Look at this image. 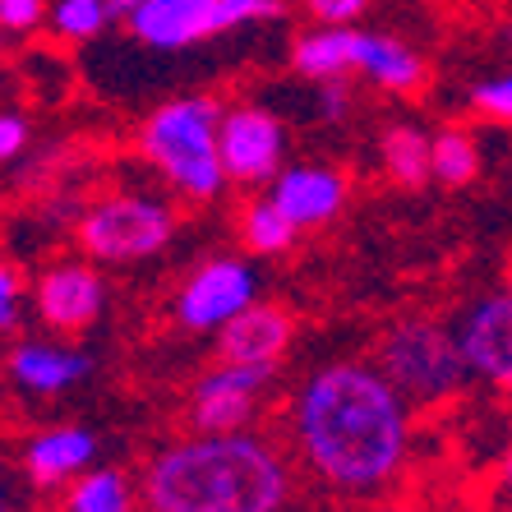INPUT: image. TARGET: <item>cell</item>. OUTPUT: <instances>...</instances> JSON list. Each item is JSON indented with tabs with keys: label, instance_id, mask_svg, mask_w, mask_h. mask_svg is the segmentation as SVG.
Segmentation results:
<instances>
[{
	"label": "cell",
	"instance_id": "1",
	"mask_svg": "<svg viewBox=\"0 0 512 512\" xmlns=\"http://www.w3.org/2000/svg\"><path fill=\"white\" fill-rule=\"evenodd\" d=\"M296 434L328 485L365 494L402 471L411 420L393 379L370 365H328L296 397Z\"/></svg>",
	"mask_w": 512,
	"mask_h": 512
},
{
	"label": "cell",
	"instance_id": "2",
	"mask_svg": "<svg viewBox=\"0 0 512 512\" xmlns=\"http://www.w3.org/2000/svg\"><path fill=\"white\" fill-rule=\"evenodd\" d=\"M143 494L153 512H277L286 503V466L250 434H208L157 457Z\"/></svg>",
	"mask_w": 512,
	"mask_h": 512
},
{
	"label": "cell",
	"instance_id": "3",
	"mask_svg": "<svg viewBox=\"0 0 512 512\" xmlns=\"http://www.w3.org/2000/svg\"><path fill=\"white\" fill-rule=\"evenodd\" d=\"M143 153L167 171L171 185L185 194H217L227 167H222V120H217V102L208 97H185L162 107L148 125H143Z\"/></svg>",
	"mask_w": 512,
	"mask_h": 512
},
{
	"label": "cell",
	"instance_id": "4",
	"mask_svg": "<svg viewBox=\"0 0 512 512\" xmlns=\"http://www.w3.org/2000/svg\"><path fill=\"white\" fill-rule=\"evenodd\" d=\"M379 356H383V374L393 379L397 393L416 397V402L453 397L466 383V374H471L462 342L448 337L439 323L429 319H406L397 328H388Z\"/></svg>",
	"mask_w": 512,
	"mask_h": 512
},
{
	"label": "cell",
	"instance_id": "5",
	"mask_svg": "<svg viewBox=\"0 0 512 512\" xmlns=\"http://www.w3.org/2000/svg\"><path fill=\"white\" fill-rule=\"evenodd\" d=\"M79 240L93 259L107 263L148 259L171 240V213L139 194H111L79 217Z\"/></svg>",
	"mask_w": 512,
	"mask_h": 512
},
{
	"label": "cell",
	"instance_id": "6",
	"mask_svg": "<svg viewBox=\"0 0 512 512\" xmlns=\"http://www.w3.org/2000/svg\"><path fill=\"white\" fill-rule=\"evenodd\" d=\"M282 5L273 0H143L130 14V33H139L148 47H190L213 33L245 24V19H268Z\"/></svg>",
	"mask_w": 512,
	"mask_h": 512
},
{
	"label": "cell",
	"instance_id": "7",
	"mask_svg": "<svg viewBox=\"0 0 512 512\" xmlns=\"http://www.w3.org/2000/svg\"><path fill=\"white\" fill-rule=\"evenodd\" d=\"M254 305V273L236 259L203 263L199 273L185 282L176 300V319L194 333L203 328H227L236 314H245Z\"/></svg>",
	"mask_w": 512,
	"mask_h": 512
},
{
	"label": "cell",
	"instance_id": "8",
	"mask_svg": "<svg viewBox=\"0 0 512 512\" xmlns=\"http://www.w3.org/2000/svg\"><path fill=\"white\" fill-rule=\"evenodd\" d=\"M273 379V365H222L194 388V425L203 434H236L254 411L259 388Z\"/></svg>",
	"mask_w": 512,
	"mask_h": 512
},
{
	"label": "cell",
	"instance_id": "9",
	"mask_svg": "<svg viewBox=\"0 0 512 512\" xmlns=\"http://www.w3.org/2000/svg\"><path fill=\"white\" fill-rule=\"evenodd\" d=\"M462 351L466 365L485 374L489 383L512 388V286L499 296H485L462 323Z\"/></svg>",
	"mask_w": 512,
	"mask_h": 512
},
{
	"label": "cell",
	"instance_id": "10",
	"mask_svg": "<svg viewBox=\"0 0 512 512\" xmlns=\"http://www.w3.org/2000/svg\"><path fill=\"white\" fill-rule=\"evenodd\" d=\"M102 277L84 263H56L37 277V314L51 323V328H65V333H79L102 314Z\"/></svg>",
	"mask_w": 512,
	"mask_h": 512
},
{
	"label": "cell",
	"instance_id": "11",
	"mask_svg": "<svg viewBox=\"0 0 512 512\" xmlns=\"http://www.w3.org/2000/svg\"><path fill=\"white\" fill-rule=\"evenodd\" d=\"M282 157V125L268 111L240 107L222 120V167L236 180H263Z\"/></svg>",
	"mask_w": 512,
	"mask_h": 512
},
{
	"label": "cell",
	"instance_id": "12",
	"mask_svg": "<svg viewBox=\"0 0 512 512\" xmlns=\"http://www.w3.org/2000/svg\"><path fill=\"white\" fill-rule=\"evenodd\" d=\"M291 342V314L277 305H250L222 328L227 365H273Z\"/></svg>",
	"mask_w": 512,
	"mask_h": 512
},
{
	"label": "cell",
	"instance_id": "13",
	"mask_svg": "<svg viewBox=\"0 0 512 512\" xmlns=\"http://www.w3.org/2000/svg\"><path fill=\"white\" fill-rule=\"evenodd\" d=\"M342 176L328 167H296L286 171L282 180H277L273 190V203L282 208L296 227H319V222H328V217L342 208Z\"/></svg>",
	"mask_w": 512,
	"mask_h": 512
},
{
	"label": "cell",
	"instance_id": "14",
	"mask_svg": "<svg viewBox=\"0 0 512 512\" xmlns=\"http://www.w3.org/2000/svg\"><path fill=\"white\" fill-rule=\"evenodd\" d=\"M88 462H93V434L79 425L42 429L24 448V466L37 485H65V480L79 476Z\"/></svg>",
	"mask_w": 512,
	"mask_h": 512
},
{
	"label": "cell",
	"instance_id": "15",
	"mask_svg": "<svg viewBox=\"0 0 512 512\" xmlns=\"http://www.w3.org/2000/svg\"><path fill=\"white\" fill-rule=\"evenodd\" d=\"M10 374L28 393H65V388H74L88 374V356L60 351V346H42V342H24L14 346Z\"/></svg>",
	"mask_w": 512,
	"mask_h": 512
},
{
	"label": "cell",
	"instance_id": "16",
	"mask_svg": "<svg viewBox=\"0 0 512 512\" xmlns=\"http://www.w3.org/2000/svg\"><path fill=\"white\" fill-rule=\"evenodd\" d=\"M356 65L370 74L374 84L393 88V93H406V88H416L425 79L420 70V60L397 42V37H383V33H360L356 42Z\"/></svg>",
	"mask_w": 512,
	"mask_h": 512
},
{
	"label": "cell",
	"instance_id": "17",
	"mask_svg": "<svg viewBox=\"0 0 512 512\" xmlns=\"http://www.w3.org/2000/svg\"><path fill=\"white\" fill-rule=\"evenodd\" d=\"M383 167H388V176L397 180V185H425V176L434 171V139L429 134H420L416 125H388L383 130Z\"/></svg>",
	"mask_w": 512,
	"mask_h": 512
},
{
	"label": "cell",
	"instance_id": "18",
	"mask_svg": "<svg viewBox=\"0 0 512 512\" xmlns=\"http://www.w3.org/2000/svg\"><path fill=\"white\" fill-rule=\"evenodd\" d=\"M356 42L360 33H346V28H323L296 42V70L310 74V79H342V70L356 65Z\"/></svg>",
	"mask_w": 512,
	"mask_h": 512
},
{
	"label": "cell",
	"instance_id": "19",
	"mask_svg": "<svg viewBox=\"0 0 512 512\" xmlns=\"http://www.w3.org/2000/svg\"><path fill=\"white\" fill-rule=\"evenodd\" d=\"M476 171H480V153L471 143V134L462 130L434 134V176L443 185H466V180H476Z\"/></svg>",
	"mask_w": 512,
	"mask_h": 512
},
{
	"label": "cell",
	"instance_id": "20",
	"mask_svg": "<svg viewBox=\"0 0 512 512\" xmlns=\"http://www.w3.org/2000/svg\"><path fill=\"white\" fill-rule=\"evenodd\" d=\"M70 512H130V485L120 471H97L70 489Z\"/></svg>",
	"mask_w": 512,
	"mask_h": 512
},
{
	"label": "cell",
	"instance_id": "21",
	"mask_svg": "<svg viewBox=\"0 0 512 512\" xmlns=\"http://www.w3.org/2000/svg\"><path fill=\"white\" fill-rule=\"evenodd\" d=\"M296 222L277 208L273 199L268 203H254L250 213H245V240H250L259 254H277V250H286L291 240H296Z\"/></svg>",
	"mask_w": 512,
	"mask_h": 512
},
{
	"label": "cell",
	"instance_id": "22",
	"mask_svg": "<svg viewBox=\"0 0 512 512\" xmlns=\"http://www.w3.org/2000/svg\"><path fill=\"white\" fill-rule=\"evenodd\" d=\"M51 19H56V28L65 37H93L111 19V10L107 0H60Z\"/></svg>",
	"mask_w": 512,
	"mask_h": 512
},
{
	"label": "cell",
	"instance_id": "23",
	"mask_svg": "<svg viewBox=\"0 0 512 512\" xmlns=\"http://www.w3.org/2000/svg\"><path fill=\"white\" fill-rule=\"evenodd\" d=\"M305 5H310V14L323 28H342V24H351L370 0H305Z\"/></svg>",
	"mask_w": 512,
	"mask_h": 512
},
{
	"label": "cell",
	"instance_id": "24",
	"mask_svg": "<svg viewBox=\"0 0 512 512\" xmlns=\"http://www.w3.org/2000/svg\"><path fill=\"white\" fill-rule=\"evenodd\" d=\"M476 107L489 111V116L499 120H512V74L508 79H489V84L476 88Z\"/></svg>",
	"mask_w": 512,
	"mask_h": 512
},
{
	"label": "cell",
	"instance_id": "25",
	"mask_svg": "<svg viewBox=\"0 0 512 512\" xmlns=\"http://www.w3.org/2000/svg\"><path fill=\"white\" fill-rule=\"evenodd\" d=\"M47 14L42 0H0V24L5 28H33Z\"/></svg>",
	"mask_w": 512,
	"mask_h": 512
},
{
	"label": "cell",
	"instance_id": "26",
	"mask_svg": "<svg viewBox=\"0 0 512 512\" xmlns=\"http://www.w3.org/2000/svg\"><path fill=\"white\" fill-rule=\"evenodd\" d=\"M24 143H28V120L24 116H0V157L10 162V157L24 153Z\"/></svg>",
	"mask_w": 512,
	"mask_h": 512
},
{
	"label": "cell",
	"instance_id": "27",
	"mask_svg": "<svg viewBox=\"0 0 512 512\" xmlns=\"http://www.w3.org/2000/svg\"><path fill=\"white\" fill-rule=\"evenodd\" d=\"M14 300H19V273H14V263L0 268V328L10 333L14 328Z\"/></svg>",
	"mask_w": 512,
	"mask_h": 512
},
{
	"label": "cell",
	"instance_id": "28",
	"mask_svg": "<svg viewBox=\"0 0 512 512\" xmlns=\"http://www.w3.org/2000/svg\"><path fill=\"white\" fill-rule=\"evenodd\" d=\"M323 111H328V116H342V111H346L342 79H323Z\"/></svg>",
	"mask_w": 512,
	"mask_h": 512
},
{
	"label": "cell",
	"instance_id": "29",
	"mask_svg": "<svg viewBox=\"0 0 512 512\" xmlns=\"http://www.w3.org/2000/svg\"><path fill=\"white\" fill-rule=\"evenodd\" d=\"M499 512H512V448H508V462H503V471H499Z\"/></svg>",
	"mask_w": 512,
	"mask_h": 512
},
{
	"label": "cell",
	"instance_id": "30",
	"mask_svg": "<svg viewBox=\"0 0 512 512\" xmlns=\"http://www.w3.org/2000/svg\"><path fill=\"white\" fill-rule=\"evenodd\" d=\"M139 5H143V0H107V10H111V14H125V19H130Z\"/></svg>",
	"mask_w": 512,
	"mask_h": 512
},
{
	"label": "cell",
	"instance_id": "31",
	"mask_svg": "<svg viewBox=\"0 0 512 512\" xmlns=\"http://www.w3.org/2000/svg\"><path fill=\"white\" fill-rule=\"evenodd\" d=\"M379 512H411V508H379Z\"/></svg>",
	"mask_w": 512,
	"mask_h": 512
},
{
	"label": "cell",
	"instance_id": "32",
	"mask_svg": "<svg viewBox=\"0 0 512 512\" xmlns=\"http://www.w3.org/2000/svg\"><path fill=\"white\" fill-rule=\"evenodd\" d=\"M508 42H512V19H508Z\"/></svg>",
	"mask_w": 512,
	"mask_h": 512
},
{
	"label": "cell",
	"instance_id": "33",
	"mask_svg": "<svg viewBox=\"0 0 512 512\" xmlns=\"http://www.w3.org/2000/svg\"><path fill=\"white\" fill-rule=\"evenodd\" d=\"M273 5H282V0H273Z\"/></svg>",
	"mask_w": 512,
	"mask_h": 512
}]
</instances>
